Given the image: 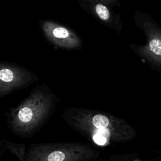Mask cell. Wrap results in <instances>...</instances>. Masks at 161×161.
Segmentation results:
<instances>
[{"label":"cell","mask_w":161,"mask_h":161,"mask_svg":"<svg viewBox=\"0 0 161 161\" xmlns=\"http://www.w3.org/2000/svg\"><path fill=\"white\" fill-rule=\"evenodd\" d=\"M109 133L106 128L98 129L96 134L93 136V140L99 145H103L107 141V137L109 136Z\"/></svg>","instance_id":"cell-6"},{"label":"cell","mask_w":161,"mask_h":161,"mask_svg":"<svg viewBox=\"0 0 161 161\" xmlns=\"http://www.w3.org/2000/svg\"><path fill=\"white\" fill-rule=\"evenodd\" d=\"M40 79L38 75L16 63L0 62V94L3 97L17 89L26 87Z\"/></svg>","instance_id":"cell-2"},{"label":"cell","mask_w":161,"mask_h":161,"mask_svg":"<svg viewBox=\"0 0 161 161\" xmlns=\"http://www.w3.org/2000/svg\"><path fill=\"white\" fill-rule=\"evenodd\" d=\"M39 25L45 38L50 44L68 50L82 48V40L72 28L51 19H41Z\"/></svg>","instance_id":"cell-3"},{"label":"cell","mask_w":161,"mask_h":161,"mask_svg":"<svg viewBox=\"0 0 161 161\" xmlns=\"http://www.w3.org/2000/svg\"><path fill=\"white\" fill-rule=\"evenodd\" d=\"M133 21L143 33L145 45H130L131 49L150 65L161 70V26L148 13L136 11Z\"/></svg>","instance_id":"cell-1"},{"label":"cell","mask_w":161,"mask_h":161,"mask_svg":"<svg viewBox=\"0 0 161 161\" xmlns=\"http://www.w3.org/2000/svg\"><path fill=\"white\" fill-rule=\"evenodd\" d=\"M99 1H101L108 6H110L111 7L113 6H120L121 4L120 2L118 0H97Z\"/></svg>","instance_id":"cell-8"},{"label":"cell","mask_w":161,"mask_h":161,"mask_svg":"<svg viewBox=\"0 0 161 161\" xmlns=\"http://www.w3.org/2000/svg\"><path fill=\"white\" fill-rule=\"evenodd\" d=\"M92 125L97 129H103L106 128L108 126L109 121L107 116L103 114H97L92 117Z\"/></svg>","instance_id":"cell-5"},{"label":"cell","mask_w":161,"mask_h":161,"mask_svg":"<svg viewBox=\"0 0 161 161\" xmlns=\"http://www.w3.org/2000/svg\"><path fill=\"white\" fill-rule=\"evenodd\" d=\"M65 156L64 153L60 151H56L51 153L47 158L48 161H64Z\"/></svg>","instance_id":"cell-7"},{"label":"cell","mask_w":161,"mask_h":161,"mask_svg":"<svg viewBox=\"0 0 161 161\" xmlns=\"http://www.w3.org/2000/svg\"><path fill=\"white\" fill-rule=\"evenodd\" d=\"M80 7L92 15L99 22L117 33L123 29L121 15L113 8L97 0H77Z\"/></svg>","instance_id":"cell-4"}]
</instances>
